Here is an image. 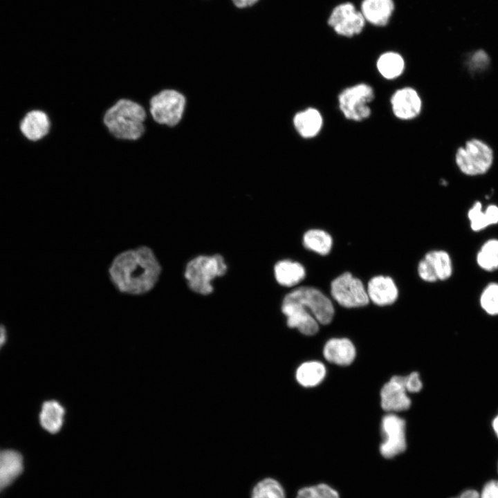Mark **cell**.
I'll use <instances>...</instances> for the list:
<instances>
[{
    "label": "cell",
    "mask_w": 498,
    "mask_h": 498,
    "mask_svg": "<svg viewBox=\"0 0 498 498\" xmlns=\"http://www.w3.org/2000/svg\"><path fill=\"white\" fill-rule=\"evenodd\" d=\"M160 262L147 246L124 250L117 254L108 268L113 286L120 293L142 295L151 291L159 281Z\"/></svg>",
    "instance_id": "6da1fadb"
},
{
    "label": "cell",
    "mask_w": 498,
    "mask_h": 498,
    "mask_svg": "<svg viewBox=\"0 0 498 498\" xmlns=\"http://www.w3.org/2000/svg\"><path fill=\"white\" fill-rule=\"evenodd\" d=\"M146 109L130 99L118 100L105 111L102 121L109 133L120 140L136 141L145 133Z\"/></svg>",
    "instance_id": "7a4b0ae2"
},
{
    "label": "cell",
    "mask_w": 498,
    "mask_h": 498,
    "mask_svg": "<svg viewBox=\"0 0 498 498\" xmlns=\"http://www.w3.org/2000/svg\"><path fill=\"white\" fill-rule=\"evenodd\" d=\"M376 97L374 87L365 82L343 88L338 94V109L348 121L361 122L372 114L371 104Z\"/></svg>",
    "instance_id": "3957f363"
},
{
    "label": "cell",
    "mask_w": 498,
    "mask_h": 498,
    "mask_svg": "<svg viewBox=\"0 0 498 498\" xmlns=\"http://www.w3.org/2000/svg\"><path fill=\"white\" fill-rule=\"evenodd\" d=\"M226 270L227 265L221 255H200L187 264L184 277L192 291L208 295L213 291L212 280L216 277L223 275Z\"/></svg>",
    "instance_id": "277c9868"
},
{
    "label": "cell",
    "mask_w": 498,
    "mask_h": 498,
    "mask_svg": "<svg viewBox=\"0 0 498 498\" xmlns=\"http://www.w3.org/2000/svg\"><path fill=\"white\" fill-rule=\"evenodd\" d=\"M185 104V98L181 93L165 89L150 98L148 115L156 124L173 127L181 122Z\"/></svg>",
    "instance_id": "5b68a950"
},
{
    "label": "cell",
    "mask_w": 498,
    "mask_h": 498,
    "mask_svg": "<svg viewBox=\"0 0 498 498\" xmlns=\"http://www.w3.org/2000/svg\"><path fill=\"white\" fill-rule=\"evenodd\" d=\"M456 163L466 175L475 176L486 173L492 163V149L484 142L473 139L456 154Z\"/></svg>",
    "instance_id": "8992f818"
},
{
    "label": "cell",
    "mask_w": 498,
    "mask_h": 498,
    "mask_svg": "<svg viewBox=\"0 0 498 498\" xmlns=\"http://www.w3.org/2000/svg\"><path fill=\"white\" fill-rule=\"evenodd\" d=\"M334 299L345 308H357L368 304L369 299L362 282L346 272L336 277L331 285Z\"/></svg>",
    "instance_id": "52a82bcc"
},
{
    "label": "cell",
    "mask_w": 498,
    "mask_h": 498,
    "mask_svg": "<svg viewBox=\"0 0 498 498\" xmlns=\"http://www.w3.org/2000/svg\"><path fill=\"white\" fill-rule=\"evenodd\" d=\"M284 298L302 304L320 324H328L332 321L334 315L332 302L315 288L302 286L287 294Z\"/></svg>",
    "instance_id": "ba28073f"
},
{
    "label": "cell",
    "mask_w": 498,
    "mask_h": 498,
    "mask_svg": "<svg viewBox=\"0 0 498 498\" xmlns=\"http://www.w3.org/2000/svg\"><path fill=\"white\" fill-rule=\"evenodd\" d=\"M383 441L380 446L381 455L391 459L406 449L405 421L395 414H386L382 419Z\"/></svg>",
    "instance_id": "9c48e42d"
},
{
    "label": "cell",
    "mask_w": 498,
    "mask_h": 498,
    "mask_svg": "<svg viewBox=\"0 0 498 498\" xmlns=\"http://www.w3.org/2000/svg\"><path fill=\"white\" fill-rule=\"evenodd\" d=\"M393 116L398 120L408 122L416 119L423 111V102L419 92L411 86L396 89L389 98Z\"/></svg>",
    "instance_id": "30bf717a"
},
{
    "label": "cell",
    "mask_w": 498,
    "mask_h": 498,
    "mask_svg": "<svg viewBox=\"0 0 498 498\" xmlns=\"http://www.w3.org/2000/svg\"><path fill=\"white\" fill-rule=\"evenodd\" d=\"M365 19L351 3H344L336 6L332 11L328 24L340 35L351 37L360 34Z\"/></svg>",
    "instance_id": "8fae6325"
},
{
    "label": "cell",
    "mask_w": 498,
    "mask_h": 498,
    "mask_svg": "<svg viewBox=\"0 0 498 498\" xmlns=\"http://www.w3.org/2000/svg\"><path fill=\"white\" fill-rule=\"evenodd\" d=\"M282 311L287 317L290 328H296L306 335H313L318 331V322L299 303L284 298Z\"/></svg>",
    "instance_id": "7c38bea8"
},
{
    "label": "cell",
    "mask_w": 498,
    "mask_h": 498,
    "mask_svg": "<svg viewBox=\"0 0 498 498\" xmlns=\"http://www.w3.org/2000/svg\"><path fill=\"white\" fill-rule=\"evenodd\" d=\"M403 376H394L382 388L381 407L387 412H402L408 409L411 400L407 395Z\"/></svg>",
    "instance_id": "4fadbf2b"
},
{
    "label": "cell",
    "mask_w": 498,
    "mask_h": 498,
    "mask_svg": "<svg viewBox=\"0 0 498 498\" xmlns=\"http://www.w3.org/2000/svg\"><path fill=\"white\" fill-rule=\"evenodd\" d=\"M367 292L369 300L378 306L393 304L398 298V290L394 280L388 276L378 275L368 282Z\"/></svg>",
    "instance_id": "5bb4252c"
},
{
    "label": "cell",
    "mask_w": 498,
    "mask_h": 498,
    "mask_svg": "<svg viewBox=\"0 0 498 498\" xmlns=\"http://www.w3.org/2000/svg\"><path fill=\"white\" fill-rule=\"evenodd\" d=\"M50 127L51 122L48 115L39 109L28 112L19 125L22 134L33 142L46 137L50 133Z\"/></svg>",
    "instance_id": "9a60e30c"
},
{
    "label": "cell",
    "mask_w": 498,
    "mask_h": 498,
    "mask_svg": "<svg viewBox=\"0 0 498 498\" xmlns=\"http://www.w3.org/2000/svg\"><path fill=\"white\" fill-rule=\"evenodd\" d=\"M323 355L331 363L347 366L353 362L356 351L353 344L348 338H332L325 344Z\"/></svg>",
    "instance_id": "2e32d148"
},
{
    "label": "cell",
    "mask_w": 498,
    "mask_h": 498,
    "mask_svg": "<svg viewBox=\"0 0 498 498\" xmlns=\"http://www.w3.org/2000/svg\"><path fill=\"white\" fill-rule=\"evenodd\" d=\"M24 470L23 457L14 450H0V492L12 483Z\"/></svg>",
    "instance_id": "e0dca14e"
},
{
    "label": "cell",
    "mask_w": 498,
    "mask_h": 498,
    "mask_svg": "<svg viewBox=\"0 0 498 498\" xmlns=\"http://www.w3.org/2000/svg\"><path fill=\"white\" fill-rule=\"evenodd\" d=\"M394 9L393 0H363L361 3L365 19L378 26L387 25Z\"/></svg>",
    "instance_id": "ac0fdd59"
},
{
    "label": "cell",
    "mask_w": 498,
    "mask_h": 498,
    "mask_svg": "<svg viewBox=\"0 0 498 498\" xmlns=\"http://www.w3.org/2000/svg\"><path fill=\"white\" fill-rule=\"evenodd\" d=\"M376 70L383 79L392 81L400 77L405 71V61L398 53L387 51L381 54L376 61Z\"/></svg>",
    "instance_id": "d6986e66"
},
{
    "label": "cell",
    "mask_w": 498,
    "mask_h": 498,
    "mask_svg": "<svg viewBox=\"0 0 498 498\" xmlns=\"http://www.w3.org/2000/svg\"><path fill=\"white\" fill-rule=\"evenodd\" d=\"M294 125L302 137L306 138H313L322 129L323 118L317 109L308 108L295 115Z\"/></svg>",
    "instance_id": "ffe728a7"
},
{
    "label": "cell",
    "mask_w": 498,
    "mask_h": 498,
    "mask_svg": "<svg viewBox=\"0 0 498 498\" xmlns=\"http://www.w3.org/2000/svg\"><path fill=\"white\" fill-rule=\"evenodd\" d=\"M65 409L58 401L47 400L42 404L39 413L42 427L51 434L58 432L64 423Z\"/></svg>",
    "instance_id": "44dd1931"
},
{
    "label": "cell",
    "mask_w": 498,
    "mask_h": 498,
    "mask_svg": "<svg viewBox=\"0 0 498 498\" xmlns=\"http://www.w3.org/2000/svg\"><path fill=\"white\" fill-rule=\"evenodd\" d=\"M468 217L471 229L474 232L481 231L498 223V206L491 204L483 210L481 203L476 201L468 210Z\"/></svg>",
    "instance_id": "7402d4cb"
},
{
    "label": "cell",
    "mask_w": 498,
    "mask_h": 498,
    "mask_svg": "<svg viewBox=\"0 0 498 498\" xmlns=\"http://www.w3.org/2000/svg\"><path fill=\"white\" fill-rule=\"evenodd\" d=\"M275 277L282 286L290 287L301 282L306 275L304 266L290 260L278 261L274 268Z\"/></svg>",
    "instance_id": "603a6c76"
},
{
    "label": "cell",
    "mask_w": 498,
    "mask_h": 498,
    "mask_svg": "<svg viewBox=\"0 0 498 498\" xmlns=\"http://www.w3.org/2000/svg\"><path fill=\"white\" fill-rule=\"evenodd\" d=\"M326 373V368L322 362H306L298 367L296 371V379L303 387H315L323 380Z\"/></svg>",
    "instance_id": "cb8c5ba5"
},
{
    "label": "cell",
    "mask_w": 498,
    "mask_h": 498,
    "mask_svg": "<svg viewBox=\"0 0 498 498\" xmlns=\"http://www.w3.org/2000/svg\"><path fill=\"white\" fill-rule=\"evenodd\" d=\"M424 258L437 278V280H445L452 273V264L449 254L444 250H432L427 252Z\"/></svg>",
    "instance_id": "d4e9b609"
},
{
    "label": "cell",
    "mask_w": 498,
    "mask_h": 498,
    "mask_svg": "<svg viewBox=\"0 0 498 498\" xmlns=\"http://www.w3.org/2000/svg\"><path fill=\"white\" fill-rule=\"evenodd\" d=\"M303 244L308 250L320 255H326L329 253L333 246V239L326 232L313 229L307 231L303 237Z\"/></svg>",
    "instance_id": "484cf974"
},
{
    "label": "cell",
    "mask_w": 498,
    "mask_h": 498,
    "mask_svg": "<svg viewBox=\"0 0 498 498\" xmlns=\"http://www.w3.org/2000/svg\"><path fill=\"white\" fill-rule=\"evenodd\" d=\"M477 263L486 271L498 268V239H488L481 246L477 255Z\"/></svg>",
    "instance_id": "4316f807"
},
{
    "label": "cell",
    "mask_w": 498,
    "mask_h": 498,
    "mask_svg": "<svg viewBox=\"0 0 498 498\" xmlns=\"http://www.w3.org/2000/svg\"><path fill=\"white\" fill-rule=\"evenodd\" d=\"M252 498H285V492L277 480L266 478L255 486Z\"/></svg>",
    "instance_id": "83f0119b"
},
{
    "label": "cell",
    "mask_w": 498,
    "mask_h": 498,
    "mask_svg": "<svg viewBox=\"0 0 498 498\" xmlns=\"http://www.w3.org/2000/svg\"><path fill=\"white\" fill-rule=\"evenodd\" d=\"M479 302L481 308L488 314L498 315V283L488 284L483 290Z\"/></svg>",
    "instance_id": "f1b7e54d"
},
{
    "label": "cell",
    "mask_w": 498,
    "mask_h": 498,
    "mask_svg": "<svg viewBox=\"0 0 498 498\" xmlns=\"http://www.w3.org/2000/svg\"><path fill=\"white\" fill-rule=\"evenodd\" d=\"M296 498H340L336 490L326 483L304 487L299 490Z\"/></svg>",
    "instance_id": "f546056e"
},
{
    "label": "cell",
    "mask_w": 498,
    "mask_h": 498,
    "mask_svg": "<svg viewBox=\"0 0 498 498\" xmlns=\"http://www.w3.org/2000/svg\"><path fill=\"white\" fill-rule=\"evenodd\" d=\"M403 382L407 392L416 393L422 389V382L417 372H412L407 376H403Z\"/></svg>",
    "instance_id": "4dcf8cb0"
},
{
    "label": "cell",
    "mask_w": 498,
    "mask_h": 498,
    "mask_svg": "<svg viewBox=\"0 0 498 498\" xmlns=\"http://www.w3.org/2000/svg\"><path fill=\"white\" fill-rule=\"evenodd\" d=\"M418 273L420 277L425 282H434L437 281L436 277L425 258L421 260L418 264Z\"/></svg>",
    "instance_id": "1f68e13d"
},
{
    "label": "cell",
    "mask_w": 498,
    "mask_h": 498,
    "mask_svg": "<svg viewBox=\"0 0 498 498\" xmlns=\"http://www.w3.org/2000/svg\"><path fill=\"white\" fill-rule=\"evenodd\" d=\"M479 498H498V480L487 482L479 494Z\"/></svg>",
    "instance_id": "d6a6232c"
},
{
    "label": "cell",
    "mask_w": 498,
    "mask_h": 498,
    "mask_svg": "<svg viewBox=\"0 0 498 498\" xmlns=\"http://www.w3.org/2000/svg\"><path fill=\"white\" fill-rule=\"evenodd\" d=\"M488 62L487 55L483 50L477 51L472 59V62L475 67L481 68L486 66Z\"/></svg>",
    "instance_id": "836d02e7"
},
{
    "label": "cell",
    "mask_w": 498,
    "mask_h": 498,
    "mask_svg": "<svg viewBox=\"0 0 498 498\" xmlns=\"http://www.w3.org/2000/svg\"><path fill=\"white\" fill-rule=\"evenodd\" d=\"M452 498H479V493L473 489H468L462 492L459 496Z\"/></svg>",
    "instance_id": "e575fe53"
},
{
    "label": "cell",
    "mask_w": 498,
    "mask_h": 498,
    "mask_svg": "<svg viewBox=\"0 0 498 498\" xmlns=\"http://www.w3.org/2000/svg\"><path fill=\"white\" fill-rule=\"evenodd\" d=\"M258 0H232V2L237 7H238L239 8H243L252 6Z\"/></svg>",
    "instance_id": "d590c367"
},
{
    "label": "cell",
    "mask_w": 498,
    "mask_h": 498,
    "mask_svg": "<svg viewBox=\"0 0 498 498\" xmlns=\"http://www.w3.org/2000/svg\"><path fill=\"white\" fill-rule=\"evenodd\" d=\"M6 330L4 326L0 324V349L5 344L6 340Z\"/></svg>",
    "instance_id": "8d00e7d4"
},
{
    "label": "cell",
    "mask_w": 498,
    "mask_h": 498,
    "mask_svg": "<svg viewBox=\"0 0 498 498\" xmlns=\"http://www.w3.org/2000/svg\"><path fill=\"white\" fill-rule=\"evenodd\" d=\"M492 427L498 438V415L494 418L492 421Z\"/></svg>",
    "instance_id": "74e56055"
}]
</instances>
